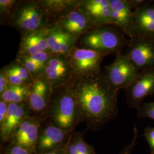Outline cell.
<instances>
[{"label": "cell", "mask_w": 154, "mask_h": 154, "mask_svg": "<svg viewBox=\"0 0 154 154\" xmlns=\"http://www.w3.org/2000/svg\"><path fill=\"white\" fill-rule=\"evenodd\" d=\"M72 85L83 122L88 128L99 131L117 116L119 91L107 82L103 70L74 79Z\"/></svg>", "instance_id": "cell-1"}, {"label": "cell", "mask_w": 154, "mask_h": 154, "mask_svg": "<svg viewBox=\"0 0 154 154\" xmlns=\"http://www.w3.org/2000/svg\"><path fill=\"white\" fill-rule=\"evenodd\" d=\"M72 82L53 88L50 105L45 116L56 126L66 131H74L77 125L83 122Z\"/></svg>", "instance_id": "cell-2"}, {"label": "cell", "mask_w": 154, "mask_h": 154, "mask_svg": "<svg viewBox=\"0 0 154 154\" xmlns=\"http://www.w3.org/2000/svg\"><path fill=\"white\" fill-rule=\"evenodd\" d=\"M126 36L115 26L106 25L93 29L83 35L78 39L77 46L116 56L124 53L129 44L130 39Z\"/></svg>", "instance_id": "cell-3"}, {"label": "cell", "mask_w": 154, "mask_h": 154, "mask_svg": "<svg viewBox=\"0 0 154 154\" xmlns=\"http://www.w3.org/2000/svg\"><path fill=\"white\" fill-rule=\"evenodd\" d=\"M9 26L21 35L50 27L38 0L18 1Z\"/></svg>", "instance_id": "cell-4"}, {"label": "cell", "mask_w": 154, "mask_h": 154, "mask_svg": "<svg viewBox=\"0 0 154 154\" xmlns=\"http://www.w3.org/2000/svg\"><path fill=\"white\" fill-rule=\"evenodd\" d=\"M107 54L93 50L81 48L77 45L66 55L74 79L86 77L101 72L102 62Z\"/></svg>", "instance_id": "cell-5"}, {"label": "cell", "mask_w": 154, "mask_h": 154, "mask_svg": "<svg viewBox=\"0 0 154 154\" xmlns=\"http://www.w3.org/2000/svg\"><path fill=\"white\" fill-rule=\"evenodd\" d=\"M103 72L107 82L119 92L127 88L140 73L124 53L116 55L114 61L105 66Z\"/></svg>", "instance_id": "cell-6"}, {"label": "cell", "mask_w": 154, "mask_h": 154, "mask_svg": "<svg viewBox=\"0 0 154 154\" xmlns=\"http://www.w3.org/2000/svg\"><path fill=\"white\" fill-rule=\"evenodd\" d=\"M146 0H110L111 25L120 29L129 38L135 37L134 11Z\"/></svg>", "instance_id": "cell-7"}, {"label": "cell", "mask_w": 154, "mask_h": 154, "mask_svg": "<svg viewBox=\"0 0 154 154\" xmlns=\"http://www.w3.org/2000/svg\"><path fill=\"white\" fill-rule=\"evenodd\" d=\"M74 131H66L45 118L41 123L36 146V154L49 152L65 146Z\"/></svg>", "instance_id": "cell-8"}, {"label": "cell", "mask_w": 154, "mask_h": 154, "mask_svg": "<svg viewBox=\"0 0 154 154\" xmlns=\"http://www.w3.org/2000/svg\"><path fill=\"white\" fill-rule=\"evenodd\" d=\"M139 72L154 68V40L135 36L124 52Z\"/></svg>", "instance_id": "cell-9"}, {"label": "cell", "mask_w": 154, "mask_h": 154, "mask_svg": "<svg viewBox=\"0 0 154 154\" xmlns=\"http://www.w3.org/2000/svg\"><path fill=\"white\" fill-rule=\"evenodd\" d=\"M53 93V87L44 78L39 77L33 81L26 102L31 116L45 118Z\"/></svg>", "instance_id": "cell-10"}, {"label": "cell", "mask_w": 154, "mask_h": 154, "mask_svg": "<svg viewBox=\"0 0 154 154\" xmlns=\"http://www.w3.org/2000/svg\"><path fill=\"white\" fill-rule=\"evenodd\" d=\"M127 105L137 110L147 97L154 95V68L140 72L139 77L125 90Z\"/></svg>", "instance_id": "cell-11"}, {"label": "cell", "mask_w": 154, "mask_h": 154, "mask_svg": "<svg viewBox=\"0 0 154 154\" xmlns=\"http://www.w3.org/2000/svg\"><path fill=\"white\" fill-rule=\"evenodd\" d=\"M41 77L49 83L53 88L70 84L74 80L65 56L52 55Z\"/></svg>", "instance_id": "cell-12"}, {"label": "cell", "mask_w": 154, "mask_h": 154, "mask_svg": "<svg viewBox=\"0 0 154 154\" xmlns=\"http://www.w3.org/2000/svg\"><path fill=\"white\" fill-rule=\"evenodd\" d=\"M45 118L28 116L17 128L9 143H14L36 154V146L41 123Z\"/></svg>", "instance_id": "cell-13"}, {"label": "cell", "mask_w": 154, "mask_h": 154, "mask_svg": "<svg viewBox=\"0 0 154 154\" xmlns=\"http://www.w3.org/2000/svg\"><path fill=\"white\" fill-rule=\"evenodd\" d=\"M53 25L77 41L94 29L88 18L78 8L61 17Z\"/></svg>", "instance_id": "cell-14"}, {"label": "cell", "mask_w": 154, "mask_h": 154, "mask_svg": "<svg viewBox=\"0 0 154 154\" xmlns=\"http://www.w3.org/2000/svg\"><path fill=\"white\" fill-rule=\"evenodd\" d=\"M78 8L88 18L94 29L111 25L110 0H81Z\"/></svg>", "instance_id": "cell-15"}, {"label": "cell", "mask_w": 154, "mask_h": 154, "mask_svg": "<svg viewBox=\"0 0 154 154\" xmlns=\"http://www.w3.org/2000/svg\"><path fill=\"white\" fill-rule=\"evenodd\" d=\"M135 36L154 40V1L146 0L134 11Z\"/></svg>", "instance_id": "cell-16"}, {"label": "cell", "mask_w": 154, "mask_h": 154, "mask_svg": "<svg viewBox=\"0 0 154 154\" xmlns=\"http://www.w3.org/2000/svg\"><path fill=\"white\" fill-rule=\"evenodd\" d=\"M31 116L26 102L22 103H10L3 125L0 126L1 139L4 142H10L14 133L22 121Z\"/></svg>", "instance_id": "cell-17"}, {"label": "cell", "mask_w": 154, "mask_h": 154, "mask_svg": "<svg viewBox=\"0 0 154 154\" xmlns=\"http://www.w3.org/2000/svg\"><path fill=\"white\" fill-rule=\"evenodd\" d=\"M49 28L21 34L16 57H29L39 53L49 51L47 41Z\"/></svg>", "instance_id": "cell-18"}, {"label": "cell", "mask_w": 154, "mask_h": 154, "mask_svg": "<svg viewBox=\"0 0 154 154\" xmlns=\"http://www.w3.org/2000/svg\"><path fill=\"white\" fill-rule=\"evenodd\" d=\"M47 41L49 51L52 55L65 57L78 42L75 39L62 32L54 25L49 28Z\"/></svg>", "instance_id": "cell-19"}, {"label": "cell", "mask_w": 154, "mask_h": 154, "mask_svg": "<svg viewBox=\"0 0 154 154\" xmlns=\"http://www.w3.org/2000/svg\"><path fill=\"white\" fill-rule=\"evenodd\" d=\"M80 2L81 0H38L50 26L61 17L78 8Z\"/></svg>", "instance_id": "cell-20"}, {"label": "cell", "mask_w": 154, "mask_h": 154, "mask_svg": "<svg viewBox=\"0 0 154 154\" xmlns=\"http://www.w3.org/2000/svg\"><path fill=\"white\" fill-rule=\"evenodd\" d=\"M10 85H31L34 79L22 63L15 59L1 68Z\"/></svg>", "instance_id": "cell-21"}, {"label": "cell", "mask_w": 154, "mask_h": 154, "mask_svg": "<svg viewBox=\"0 0 154 154\" xmlns=\"http://www.w3.org/2000/svg\"><path fill=\"white\" fill-rule=\"evenodd\" d=\"M31 85H10L0 96V100L9 104H20L26 102L30 91Z\"/></svg>", "instance_id": "cell-22"}, {"label": "cell", "mask_w": 154, "mask_h": 154, "mask_svg": "<svg viewBox=\"0 0 154 154\" xmlns=\"http://www.w3.org/2000/svg\"><path fill=\"white\" fill-rule=\"evenodd\" d=\"M17 0H0V23L1 26H9Z\"/></svg>", "instance_id": "cell-23"}, {"label": "cell", "mask_w": 154, "mask_h": 154, "mask_svg": "<svg viewBox=\"0 0 154 154\" xmlns=\"http://www.w3.org/2000/svg\"><path fill=\"white\" fill-rule=\"evenodd\" d=\"M16 58L20 61L26 67L34 80L42 77L45 66L38 65L33 62L27 57H16Z\"/></svg>", "instance_id": "cell-24"}, {"label": "cell", "mask_w": 154, "mask_h": 154, "mask_svg": "<svg viewBox=\"0 0 154 154\" xmlns=\"http://www.w3.org/2000/svg\"><path fill=\"white\" fill-rule=\"evenodd\" d=\"M79 154H95L93 146L86 143L83 138V132H74L72 135Z\"/></svg>", "instance_id": "cell-25"}, {"label": "cell", "mask_w": 154, "mask_h": 154, "mask_svg": "<svg viewBox=\"0 0 154 154\" xmlns=\"http://www.w3.org/2000/svg\"><path fill=\"white\" fill-rule=\"evenodd\" d=\"M137 110L139 118H149L154 121V101L143 102Z\"/></svg>", "instance_id": "cell-26"}, {"label": "cell", "mask_w": 154, "mask_h": 154, "mask_svg": "<svg viewBox=\"0 0 154 154\" xmlns=\"http://www.w3.org/2000/svg\"><path fill=\"white\" fill-rule=\"evenodd\" d=\"M52 55H53L49 51H46L25 57H27L31 61H33V62L38 65L45 66L49 61Z\"/></svg>", "instance_id": "cell-27"}, {"label": "cell", "mask_w": 154, "mask_h": 154, "mask_svg": "<svg viewBox=\"0 0 154 154\" xmlns=\"http://www.w3.org/2000/svg\"><path fill=\"white\" fill-rule=\"evenodd\" d=\"M4 154H34L28 149L14 143H9Z\"/></svg>", "instance_id": "cell-28"}, {"label": "cell", "mask_w": 154, "mask_h": 154, "mask_svg": "<svg viewBox=\"0 0 154 154\" xmlns=\"http://www.w3.org/2000/svg\"><path fill=\"white\" fill-rule=\"evenodd\" d=\"M143 135L149 144L150 154H154V127H146L144 130Z\"/></svg>", "instance_id": "cell-29"}, {"label": "cell", "mask_w": 154, "mask_h": 154, "mask_svg": "<svg viewBox=\"0 0 154 154\" xmlns=\"http://www.w3.org/2000/svg\"><path fill=\"white\" fill-rule=\"evenodd\" d=\"M138 137V130L137 127L134 126V137L132 138L131 141L128 145L126 146L119 154H132L133 149L136 145V142L137 140Z\"/></svg>", "instance_id": "cell-30"}, {"label": "cell", "mask_w": 154, "mask_h": 154, "mask_svg": "<svg viewBox=\"0 0 154 154\" xmlns=\"http://www.w3.org/2000/svg\"><path fill=\"white\" fill-rule=\"evenodd\" d=\"M10 83L3 70H0V96L9 87Z\"/></svg>", "instance_id": "cell-31"}, {"label": "cell", "mask_w": 154, "mask_h": 154, "mask_svg": "<svg viewBox=\"0 0 154 154\" xmlns=\"http://www.w3.org/2000/svg\"><path fill=\"white\" fill-rule=\"evenodd\" d=\"M9 103L2 100H0V126H2L5 120L6 116L9 109Z\"/></svg>", "instance_id": "cell-32"}, {"label": "cell", "mask_w": 154, "mask_h": 154, "mask_svg": "<svg viewBox=\"0 0 154 154\" xmlns=\"http://www.w3.org/2000/svg\"><path fill=\"white\" fill-rule=\"evenodd\" d=\"M72 135L68 142L67 146L66 154H79L78 152V150H77V147L75 146V144L74 143V141L72 138Z\"/></svg>", "instance_id": "cell-33"}, {"label": "cell", "mask_w": 154, "mask_h": 154, "mask_svg": "<svg viewBox=\"0 0 154 154\" xmlns=\"http://www.w3.org/2000/svg\"><path fill=\"white\" fill-rule=\"evenodd\" d=\"M67 144L68 143H67L66 145L65 146H63V147L58 149L57 150L54 151L49 152H45V153H37L36 154H66V149H67Z\"/></svg>", "instance_id": "cell-34"}]
</instances>
